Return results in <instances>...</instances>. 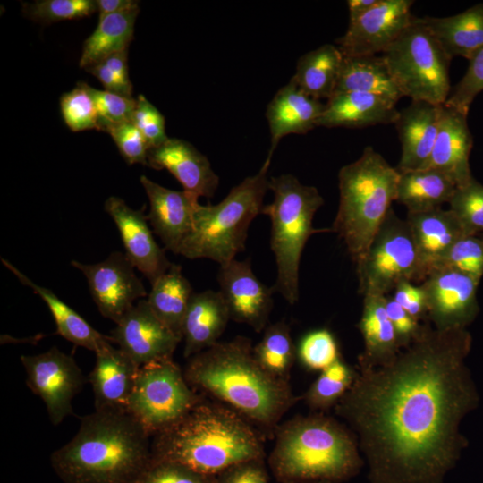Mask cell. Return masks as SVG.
<instances>
[{
    "label": "cell",
    "instance_id": "6da1fadb",
    "mask_svg": "<svg viewBox=\"0 0 483 483\" xmlns=\"http://www.w3.org/2000/svg\"><path fill=\"white\" fill-rule=\"evenodd\" d=\"M471 343L467 328L424 324L391 361L359 368L335 411L356 434L371 483H441L455 464L462 420L479 401Z\"/></svg>",
    "mask_w": 483,
    "mask_h": 483
},
{
    "label": "cell",
    "instance_id": "7a4b0ae2",
    "mask_svg": "<svg viewBox=\"0 0 483 483\" xmlns=\"http://www.w3.org/2000/svg\"><path fill=\"white\" fill-rule=\"evenodd\" d=\"M150 436L127 411H95L51 465L64 483H134L151 460Z\"/></svg>",
    "mask_w": 483,
    "mask_h": 483
},
{
    "label": "cell",
    "instance_id": "3957f363",
    "mask_svg": "<svg viewBox=\"0 0 483 483\" xmlns=\"http://www.w3.org/2000/svg\"><path fill=\"white\" fill-rule=\"evenodd\" d=\"M183 375L192 389L261 424L275 422L294 401L287 381L265 370L250 341L243 337L216 343L191 356Z\"/></svg>",
    "mask_w": 483,
    "mask_h": 483
},
{
    "label": "cell",
    "instance_id": "277c9868",
    "mask_svg": "<svg viewBox=\"0 0 483 483\" xmlns=\"http://www.w3.org/2000/svg\"><path fill=\"white\" fill-rule=\"evenodd\" d=\"M262 453L258 436L235 411L202 398L151 442L152 459L175 462L208 477L260 460Z\"/></svg>",
    "mask_w": 483,
    "mask_h": 483
},
{
    "label": "cell",
    "instance_id": "5b68a950",
    "mask_svg": "<svg viewBox=\"0 0 483 483\" xmlns=\"http://www.w3.org/2000/svg\"><path fill=\"white\" fill-rule=\"evenodd\" d=\"M358 447L354 437L333 419L300 417L278 432L270 463L284 479H343L361 464Z\"/></svg>",
    "mask_w": 483,
    "mask_h": 483
},
{
    "label": "cell",
    "instance_id": "8992f818",
    "mask_svg": "<svg viewBox=\"0 0 483 483\" xmlns=\"http://www.w3.org/2000/svg\"><path fill=\"white\" fill-rule=\"evenodd\" d=\"M338 179L339 206L331 231L357 264L395 200L399 172L369 146L340 169Z\"/></svg>",
    "mask_w": 483,
    "mask_h": 483
},
{
    "label": "cell",
    "instance_id": "52a82bcc",
    "mask_svg": "<svg viewBox=\"0 0 483 483\" xmlns=\"http://www.w3.org/2000/svg\"><path fill=\"white\" fill-rule=\"evenodd\" d=\"M268 189L274 194L261 214L271 221L270 249L276 265L274 292L293 305L299 300V271L304 247L311 235L331 229H315L313 218L324 199L314 186L302 184L292 174L271 177Z\"/></svg>",
    "mask_w": 483,
    "mask_h": 483
},
{
    "label": "cell",
    "instance_id": "ba28073f",
    "mask_svg": "<svg viewBox=\"0 0 483 483\" xmlns=\"http://www.w3.org/2000/svg\"><path fill=\"white\" fill-rule=\"evenodd\" d=\"M270 162L267 158L256 174L232 188L219 203L198 204L193 230L179 255L190 259H211L220 266L244 250L250 225L264 207Z\"/></svg>",
    "mask_w": 483,
    "mask_h": 483
},
{
    "label": "cell",
    "instance_id": "9c48e42d",
    "mask_svg": "<svg viewBox=\"0 0 483 483\" xmlns=\"http://www.w3.org/2000/svg\"><path fill=\"white\" fill-rule=\"evenodd\" d=\"M402 97L445 104L451 92V59L419 17L382 54Z\"/></svg>",
    "mask_w": 483,
    "mask_h": 483
},
{
    "label": "cell",
    "instance_id": "30bf717a",
    "mask_svg": "<svg viewBox=\"0 0 483 483\" xmlns=\"http://www.w3.org/2000/svg\"><path fill=\"white\" fill-rule=\"evenodd\" d=\"M356 266L363 296H386L402 281L424 279L410 226L392 208Z\"/></svg>",
    "mask_w": 483,
    "mask_h": 483
},
{
    "label": "cell",
    "instance_id": "8fae6325",
    "mask_svg": "<svg viewBox=\"0 0 483 483\" xmlns=\"http://www.w3.org/2000/svg\"><path fill=\"white\" fill-rule=\"evenodd\" d=\"M200 399L178 365L167 358L139 369L127 411L153 436L179 420Z\"/></svg>",
    "mask_w": 483,
    "mask_h": 483
},
{
    "label": "cell",
    "instance_id": "7c38bea8",
    "mask_svg": "<svg viewBox=\"0 0 483 483\" xmlns=\"http://www.w3.org/2000/svg\"><path fill=\"white\" fill-rule=\"evenodd\" d=\"M26 383L44 402L54 426L72 414V400L88 378L76 360L57 347L34 355H21Z\"/></svg>",
    "mask_w": 483,
    "mask_h": 483
},
{
    "label": "cell",
    "instance_id": "4fadbf2b",
    "mask_svg": "<svg viewBox=\"0 0 483 483\" xmlns=\"http://www.w3.org/2000/svg\"><path fill=\"white\" fill-rule=\"evenodd\" d=\"M71 265L86 277L90 295L100 314L115 324L131 309L136 301L147 298L143 283L135 267L121 251L112 252L98 263L84 264L72 260Z\"/></svg>",
    "mask_w": 483,
    "mask_h": 483
},
{
    "label": "cell",
    "instance_id": "5bb4252c",
    "mask_svg": "<svg viewBox=\"0 0 483 483\" xmlns=\"http://www.w3.org/2000/svg\"><path fill=\"white\" fill-rule=\"evenodd\" d=\"M479 284L473 277L450 267L430 271L420 286L434 327L439 330L466 328L479 311Z\"/></svg>",
    "mask_w": 483,
    "mask_h": 483
},
{
    "label": "cell",
    "instance_id": "9a60e30c",
    "mask_svg": "<svg viewBox=\"0 0 483 483\" xmlns=\"http://www.w3.org/2000/svg\"><path fill=\"white\" fill-rule=\"evenodd\" d=\"M412 0H379L335 40L345 56L383 54L411 24Z\"/></svg>",
    "mask_w": 483,
    "mask_h": 483
},
{
    "label": "cell",
    "instance_id": "2e32d148",
    "mask_svg": "<svg viewBox=\"0 0 483 483\" xmlns=\"http://www.w3.org/2000/svg\"><path fill=\"white\" fill-rule=\"evenodd\" d=\"M110 337L139 368L172 358L181 342L156 316L146 298L138 301L123 315Z\"/></svg>",
    "mask_w": 483,
    "mask_h": 483
},
{
    "label": "cell",
    "instance_id": "e0dca14e",
    "mask_svg": "<svg viewBox=\"0 0 483 483\" xmlns=\"http://www.w3.org/2000/svg\"><path fill=\"white\" fill-rule=\"evenodd\" d=\"M217 280L230 319L246 324L256 332L267 326L274 292L258 280L250 259L234 258L220 265Z\"/></svg>",
    "mask_w": 483,
    "mask_h": 483
},
{
    "label": "cell",
    "instance_id": "ac0fdd59",
    "mask_svg": "<svg viewBox=\"0 0 483 483\" xmlns=\"http://www.w3.org/2000/svg\"><path fill=\"white\" fill-rule=\"evenodd\" d=\"M104 208L120 233L125 255L152 284L172 263L165 250L156 242L147 216L143 210L130 208L123 199L115 196L105 201Z\"/></svg>",
    "mask_w": 483,
    "mask_h": 483
},
{
    "label": "cell",
    "instance_id": "d6986e66",
    "mask_svg": "<svg viewBox=\"0 0 483 483\" xmlns=\"http://www.w3.org/2000/svg\"><path fill=\"white\" fill-rule=\"evenodd\" d=\"M140 181L149 200L148 221L165 248L179 255L183 242L193 230L199 198L185 191L167 189L145 175Z\"/></svg>",
    "mask_w": 483,
    "mask_h": 483
},
{
    "label": "cell",
    "instance_id": "ffe728a7",
    "mask_svg": "<svg viewBox=\"0 0 483 483\" xmlns=\"http://www.w3.org/2000/svg\"><path fill=\"white\" fill-rule=\"evenodd\" d=\"M467 115L446 104L440 106L438 131L425 167L443 173L456 187L473 179L470 166L473 139Z\"/></svg>",
    "mask_w": 483,
    "mask_h": 483
},
{
    "label": "cell",
    "instance_id": "44dd1931",
    "mask_svg": "<svg viewBox=\"0 0 483 483\" xmlns=\"http://www.w3.org/2000/svg\"><path fill=\"white\" fill-rule=\"evenodd\" d=\"M148 166L169 171L182 184L183 191L197 198H212L219 177L208 159L189 142L168 138L148 153Z\"/></svg>",
    "mask_w": 483,
    "mask_h": 483
},
{
    "label": "cell",
    "instance_id": "7402d4cb",
    "mask_svg": "<svg viewBox=\"0 0 483 483\" xmlns=\"http://www.w3.org/2000/svg\"><path fill=\"white\" fill-rule=\"evenodd\" d=\"M112 343L95 352V365L87 377L93 390L95 411H127L140 369Z\"/></svg>",
    "mask_w": 483,
    "mask_h": 483
},
{
    "label": "cell",
    "instance_id": "603a6c76",
    "mask_svg": "<svg viewBox=\"0 0 483 483\" xmlns=\"http://www.w3.org/2000/svg\"><path fill=\"white\" fill-rule=\"evenodd\" d=\"M440 106L411 101L399 111L394 123L402 145V155L396 166L398 172L426 167L438 131Z\"/></svg>",
    "mask_w": 483,
    "mask_h": 483
},
{
    "label": "cell",
    "instance_id": "cb8c5ba5",
    "mask_svg": "<svg viewBox=\"0 0 483 483\" xmlns=\"http://www.w3.org/2000/svg\"><path fill=\"white\" fill-rule=\"evenodd\" d=\"M406 221L417 247L424 279L439 266L453 245L467 236L450 209L437 208L407 213Z\"/></svg>",
    "mask_w": 483,
    "mask_h": 483
},
{
    "label": "cell",
    "instance_id": "d4e9b609",
    "mask_svg": "<svg viewBox=\"0 0 483 483\" xmlns=\"http://www.w3.org/2000/svg\"><path fill=\"white\" fill-rule=\"evenodd\" d=\"M394 100L358 91L335 92L327 99L316 126L364 128L394 123L399 110Z\"/></svg>",
    "mask_w": 483,
    "mask_h": 483
},
{
    "label": "cell",
    "instance_id": "484cf974",
    "mask_svg": "<svg viewBox=\"0 0 483 483\" xmlns=\"http://www.w3.org/2000/svg\"><path fill=\"white\" fill-rule=\"evenodd\" d=\"M325 109V104L303 92L291 79L267 106L266 117L271 144L267 155L272 158L280 140L288 134H305L314 127Z\"/></svg>",
    "mask_w": 483,
    "mask_h": 483
},
{
    "label": "cell",
    "instance_id": "4316f807",
    "mask_svg": "<svg viewBox=\"0 0 483 483\" xmlns=\"http://www.w3.org/2000/svg\"><path fill=\"white\" fill-rule=\"evenodd\" d=\"M229 319L228 309L219 291L194 292L182 327L184 357L189 359L218 343Z\"/></svg>",
    "mask_w": 483,
    "mask_h": 483
},
{
    "label": "cell",
    "instance_id": "83f0119b",
    "mask_svg": "<svg viewBox=\"0 0 483 483\" xmlns=\"http://www.w3.org/2000/svg\"><path fill=\"white\" fill-rule=\"evenodd\" d=\"M442 49L452 60H470L483 47V4L448 17L420 18Z\"/></svg>",
    "mask_w": 483,
    "mask_h": 483
},
{
    "label": "cell",
    "instance_id": "f1b7e54d",
    "mask_svg": "<svg viewBox=\"0 0 483 483\" xmlns=\"http://www.w3.org/2000/svg\"><path fill=\"white\" fill-rule=\"evenodd\" d=\"M363 297L358 328L363 337L364 351L359 357V368H373L391 361L401 348L386 310V296Z\"/></svg>",
    "mask_w": 483,
    "mask_h": 483
},
{
    "label": "cell",
    "instance_id": "f546056e",
    "mask_svg": "<svg viewBox=\"0 0 483 483\" xmlns=\"http://www.w3.org/2000/svg\"><path fill=\"white\" fill-rule=\"evenodd\" d=\"M1 261L22 284L30 287L43 300L55 320L57 335L76 346L94 352L106 343H113L110 336L96 330L51 290L35 284L6 259L1 258Z\"/></svg>",
    "mask_w": 483,
    "mask_h": 483
},
{
    "label": "cell",
    "instance_id": "4dcf8cb0",
    "mask_svg": "<svg viewBox=\"0 0 483 483\" xmlns=\"http://www.w3.org/2000/svg\"><path fill=\"white\" fill-rule=\"evenodd\" d=\"M455 189L453 182L436 169L399 172L395 200L407 208V213L421 212L448 203Z\"/></svg>",
    "mask_w": 483,
    "mask_h": 483
},
{
    "label": "cell",
    "instance_id": "1f68e13d",
    "mask_svg": "<svg viewBox=\"0 0 483 483\" xmlns=\"http://www.w3.org/2000/svg\"><path fill=\"white\" fill-rule=\"evenodd\" d=\"M347 91L380 95L395 102L402 97L382 55H343L335 93Z\"/></svg>",
    "mask_w": 483,
    "mask_h": 483
},
{
    "label": "cell",
    "instance_id": "d6a6232c",
    "mask_svg": "<svg viewBox=\"0 0 483 483\" xmlns=\"http://www.w3.org/2000/svg\"><path fill=\"white\" fill-rule=\"evenodd\" d=\"M194 292L182 267L171 265L152 284L146 300L156 316L182 341L183 318Z\"/></svg>",
    "mask_w": 483,
    "mask_h": 483
},
{
    "label": "cell",
    "instance_id": "836d02e7",
    "mask_svg": "<svg viewBox=\"0 0 483 483\" xmlns=\"http://www.w3.org/2000/svg\"><path fill=\"white\" fill-rule=\"evenodd\" d=\"M343 60L337 46L323 45L300 57L292 80L309 97L329 99L335 93Z\"/></svg>",
    "mask_w": 483,
    "mask_h": 483
},
{
    "label": "cell",
    "instance_id": "e575fe53",
    "mask_svg": "<svg viewBox=\"0 0 483 483\" xmlns=\"http://www.w3.org/2000/svg\"><path fill=\"white\" fill-rule=\"evenodd\" d=\"M139 12L136 8L99 18L96 30L83 43L80 67L85 69L114 53L127 50Z\"/></svg>",
    "mask_w": 483,
    "mask_h": 483
},
{
    "label": "cell",
    "instance_id": "d590c367",
    "mask_svg": "<svg viewBox=\"0 0 483 483\" xmlns=\"http://www.w3.org/2000/svg\"><path fill=\"white\" fill-rule=\"evenodd\" d=\"M253 354L262 368L276 378L287 381L297 355L289 326L284 321L266 327Z\"/></svg>",
    "mask_w": 483,
    "mask_h": 483
},
{
    "label": "cell",
    "instance_id": "8d00e7d4",
    "mask_svg": "<svg viewBox=\"0 0 483 483\" xmlns=\"http://www.w3.org/2000/svg\"><path fill=\"white\" fill-rule=\"evenodd\" d=\"M357 371L341 358L321 371L317 380L304 394L305 402L315 410L335 406L350 389Z\"/></svg>",
    "mask_w": 483,
    "mask_h": 483
},
{
    "label": "cell",
    "instance_id": "74e56055",
    "mask_svg": "<svg viewBox=\"0 0 483 483\" xmlns=\"http://www.w3.org/2000/svg\"><path fill=\"white\" fill-rule=\"evenodd\" d=\"M450 210L462 224L467 235L483 233V185L474 178L456 187L450 201Z\"/></svg>",
    "mask_w": 483,
    "mask_h": 483
},
{
    "label": "cell",
    "instance_id": "f35d334b",
    "mask_svg": "<svg viewBox=\"0 0 483 483\" xmlns=\"http://www.w3.org/2000/svg\"><path fill=\"white\" fill-rule=\"evenodd\" d=\"M60 107L64 121L71 131H99L98 114L85 82H78L73 89L63 94Z\"/></svg>",
    "mask_w": 483,
    "mask_h": 483
},
{
    "label": "cell",
    "instance_id": "ab89813d",
    "mask_svg": "<svg viewBox=\"0 0 483 483\" xmlns=\"http://www.w3.org/2000/svg\"><path fill=\"white\" fill-rule=\"evenodd\" d=\"M22 6L28 18L44 24L80 19L97 11L94 0H38Z\"/></svg>",
    "mask_w": 483,
    "mask_h": 483
},
{
    "label": "cell",
    "instance_id": "60d3db41",
    "mask_svg": "<svg viewBox=\"0 0 483 483\" xmlns=\"http://www.w3.org/2000/svg\"><path fill=\"white\" fill-rule=\"evenodd\" d=\"M297 355L312 370H324L340 359L337 342L326 328L306 334L300 341Z\"/></svg>",
    "mask_w": 483,
    "mask_h": 483
},
{
    "label": "cell",
    "instance_id": "b9f144b4",
    "mask_svg": "<svg viewBox=\"0 0 483 483\" xmlns=\"http://www.w3.org/2000/svg\"><path fill=\"white\" fill-rule=\"evenodd\" d=\"M443 267L458 270L479 282L483 276V239L479 235L460 239L437 267Z\"/></svg>",
    "mask_w": 483,
    "mask_h": 483
},
{
    "label": "cell",
    "instance_id": "7bdbcfd3",
    "mask_svg": "<svg viewBox=\"0 0 483 483\" xmlns=\"http://www.w3.org/2000/svg\"><path fill=\"white\" fill-rule=\"evenodd\" d=\"M86 88L94 100L98 114L99 131L107 132L114 125L131 121L136 99L96 89L87 83Z\"/></svg>",
    "mask_w": 483,
    "mask_h": 483
},
{
    "label": "cell",
    "instance_id": "ee69618b",
    "mask_svg": "<svg viewBox=\"0 0 483 483\" xmlns=\"http://www.w3.org/2000/svg\"><path fill=\"white\" fill-rule=\"evenodd\" d=\"M483 90V47L469 60L462 80L451 89L445 104L468 114L476 96Z\"/></svg>",
    "mask_w": 483,
    "mask_h": 483
},
{
    "label": "cell",
    "instance_id": "f6af8a7d",
    "mask_svg": "<svg viewBox=\"0 0 483 483\" xmlns=\"http://www.w3.org/2000/svg\"><path fill=\"white\" fill-rule=\"evenodd\" d=\"M212 479L181 464L151 458L134 483H211Z\"/></svg>",
    "mask_w": 483,
    "mask_h": 483
},
{
    "label": "cell",
    "instance_id": "bcb514c9",
    "mask_svg": "<svg viewBox=\"0 0 483 483\" xmlns=\"http://www.w3.org/2000/svg\"><path fill=\"white\" fill-rule=\"evenodd\" d=\"M107 133L110 134L119 152L129 165H148L149 146L131 121L111 127Z\"/></svg>",
    "mask_w": 483,
    "mask_h": 483
},
{
    "label": "cell",
    "instance_id": "7dc6e473",
    "mask_svg": "<svg viewBox=\"0 0 483 483\" xmlns=\"http://www.w3.org/2000/svg\"><path fill=\"white\" fill-rule=\"evenodd\" d=\"M131 122L136 125L147 140L149 148L165 142V118L163 114L143 95H139Z\"/></svg>",
    "mask_w": 483,
    "mask_h": 483
},
{
    "label": "cell",
    "instance_id": "c3c4849f",
    "mask_svg": "<svg viewBox=\"0 0 483 483\" xmlns=\"http://www.w3.org/2000/svg\"><path fill=\"white\" fill-rule=\"evenodd\" d=\"M387 316L394 326L400 348H405L419 335L422 325L401 307L393 297L386 296Z\"/></svg>",
    "mask_w": 483,
    "mask_h": 483
},
{
    "label": "cell",
    "instance_id": "681fc988",
    "mask_svg": "<svg viewBox=\"0 0 483 483\" xmlns=\"http://www.w3.org/2000/svg\"><path fill=\"white\" fill-rule=\"evenodd\" d=\"M393 299L417 320L428 315L427 299L420 284L407 280L400 282L394 290Z\"/></svg>",
    "mask_w": 483,
    "mask_h": 483
},
{
    "label": "cell",
    "instance_id": "f907efd6",
    "mask_svg": "<svg viewBox=\"0 0 483 483\" xmlns=\"http://www.w3.org/2000/svg\"><path fill=\"white\" fill-rule=\"evenodd\" d=\"M211 483H267V475L259 460L236 464L219 473Z\"/></svg>",
    "mask_w": 483,
    "mask_h": 483
},
{
    "label": "cell",
    "instance_id": "816d5d0a",
    "mask_svg": "<svg viewBox=\"0 0 483 483\" xmlns=\"http://www.w3.org/2000/svg\"><path fill=\"white\" fill-rule=\"evenodd\" d=\"M104 86L105 90L126 97H132V85L122 81L103 62H98L85 68Z\"/></svg>",
    "mask_w": 483,
    "mask_h": 483
},
{
    "label": "cell",
    "instance_id": "f5cc1de1",
    "mask_svg": "<svg viewBox=\"0 0 483 483\" xmlns=\"http://www.w3.org/2000/svg\"><path fill=\"white\" fill-rule=\"evenodd\" d=\"M122 81L131 84L128 74L127 50L114 53L102 61Z\"/></svg>",
    "mask_w": 483,
    "mask_h": 483
},
{
    "label": "cell",
    "instance_id": "db71d44e",
    "mask_svg": "<svg viewBox=\"0 0 483 483\" xmlns=\"http://www.w3.org/2000/svg\"><path fill=\"white\" fill-rule=\"evenodd\" d=\"M96 3L99 18L139 8V2L134 0H97Z\"/></svg>",
    "mask_w": 483,
    "mask_h": 483
},
{
    "label": "cell",
    "instance_id": "11a10c76",
    "mask_svg": "<svg viewBox=\"0 0 483 483\" xmlns=\"http://www.w3.org/2000/svg\"><path fill=\"white\" fill-rule=\"evenodd\" d=\"M379 0H349L347 1L349 10V22L353 21L366 13Z\"/></svg>",
    "mask_w": 483,
    "mask_h": 483
},
{
    "label": "cell",
    "instance_id": "9f6ffc18",
    "mask_svg": "<svg viewBox=\"0 0 483 483\" xmlns=\"http://www.w3.org/2000/svg\"><path fill=\"white\" fill-rule=\"evenodd\" d=\"M319 483H330L328 480H321Z\"/></svg>",
    "mask_w": 483,
    "mask_h": 483
},
{
    "label": "cell",
    "instance_id": "6f0895ef",
    "mask_svg": "<svg viewBox=\"0 0 483 483\" xmlns=\"http://www.w3.org/2000/svg\"><path fill=\"white\" fill-rule=\"evenodd\" d=\"M479 236L481 237V238L483 239V233L479 234Z\"/></svg>",
    "mask_w": 483,
    "mask_h": 483
}]
</instances>
